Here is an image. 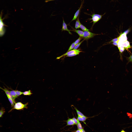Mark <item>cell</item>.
<instances>
[{"mask_svg":"<svg viewBox=\"0 0 132 132\" xmlns=\"http://www.w3.org/2000/svg\"><path fill=\"white\" fill-rule=\"evenodd\" d=\"M10 42L5 44L1 60V132H19L20 121L16 106L18 103H24L14 94L7 75Z\"/></svg>","mask_w":132,"mask_h":132,"instance_id":"obj_1","label":"cell"}]
</instances>
